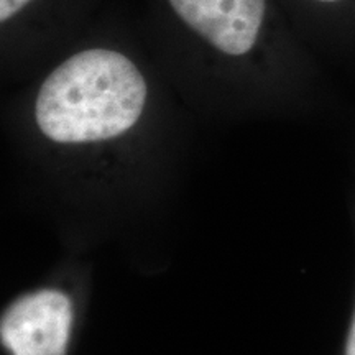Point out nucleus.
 Returning <instances> with one entry per match:
<instances>
[{
  "label": "nucleus",
  "mask_w": 355,
  "mask_h": 355,
  "mask_svg": "<svg viewBox=\"0 0 355 355\" xmlns=\"http://www.w3.org/2000/svg\"><path fill=\"white\" fill-rule=\"evenodd\" d=\"M340 355H355V301H354L352 314H350L349 327H347V332H345L343 352H340Z\"/></svg>",
  "instance_id": "5"
},
{
  "label": "nucleus",
  "mask_w": 355,
  "mask_h": 355,
  "mask_svg": "<svg viewBox=\"0 0 355 355\" xmlns=\"http://www.w3.org/2000/svg\"><path fill=\"white\" fill-rule=\"evenodd\" d=\"M318 2H337V0H318Z\"/></svg>",
  "instance_id": "6"
},
{
  "label": "nucleus",
  "mask_w": 355,
  "mask_h": 355,
  "mask_svg": "<svg viewBox=\"0 0 355 355\" xmlns=\"http://www.w3.org/2000/svg\"><path fill=\"white\" fill-rule=\"evenodd\" d=\"M148 84L132 60L94 48L76 53L44 79L35 123L51 144L84 148L127 135L140 121Z\"/></svg>",
  "instance_id": "1"
},
{
  "label": "nucleus",
  "mask_w": 355,
  "mask_h": 355,
  "mask_svg": "<svg viewBox=\"0 0 355 355\" xmlns=\"http://www.w3.org/2000/svg\"><path fill=\"white\" fill-rule=\"evenodd\" d=\"M176 15L216 50L242 56L255 46L266 0H170Z\"/></svg>",
  "instance_id": "3"
},
{
  "label": "nucleus",
  "mask_w": 355,
  "mask_h": 355,
  "mask_svg": "<svg viewBox=\"0 0 355 355\" xmlns=\"http://www.w3.org/2000/svg\"><path fill=\"white\" fill-rule=\"evenodd\" d=\"M76 300L58 285L20 293L0 316V343L8 355H68Z\"/></svg>",
  "instance_id": "2"
},
{
  "label": "nucleus",
  "mask_w": 355,
  "mask_h": 355,
  "mask_svg": "<svg viewBox=\"0 0 355 355\" xmlns=\"http://www.w3.org/2000/svg\"><path fill=\"white\" fill-rule=\"evenodd\" d=\"M32 0H0V20L7 21L8 19H12L15 13H19Z\"/></svg>",
  "instance_id": "4"
}]
</instances>
